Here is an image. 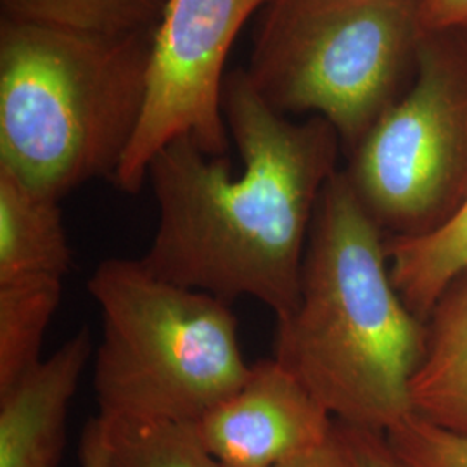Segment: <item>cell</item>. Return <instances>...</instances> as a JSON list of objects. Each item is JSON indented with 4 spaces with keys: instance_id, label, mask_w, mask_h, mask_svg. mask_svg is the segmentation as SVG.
<instances>
[{
    "instance_id": "3957f363",
    "label": "cell",
    "mask_w": 467,
    "mask_h": 467,
    "mask_svg": "<svg viewBox=\"0 0 467 467\" xmlns=\"http://www.w3.org/2000/svg\"><path fill=\"white\" fill-rule=\"evenodd\" d=\"M152 36L2 17L0 170L59 201L113 181L142 115Z\"/></svg>"
},
{
    "instance_id": "8992f818",
    "label": "cell",
    "mask_w": 467,
    "mask_h": 467,
    "mask_svg": "<svg viewBox=\"0 0 467 467\" xmlns=\"http://www.w3.org/2000/svg\"><path fill=\"white\" fill-rule=\"evenodd\" d=\"M416 71L347 170L386 235L430 233L467 198V26L422 32Z\"/></svg>"
},
{
    "instance_id": "30bf717a",
    "label": "cell",
    "mask_w": 467,
    "mask_h": 467,
    "mask_svg": "<svg viewBox=\"0 0 467 467\" xmlns=\"http://www.w3.org/2000/svg\"><path fill=\"white\" fill-rule=\"evenodd\" d=\"M424 351L410 383L412 414L467 436V274L424 320Z\"/></svg>"
},
{
    "instance_id": "7c38bea8",
    "label": "cell",
    "mask_w": 467,
    "mask_h": 467,
    "mask_svg": "<svg viewBox=\"0 0 467 467\" xmlns=\"http://www.w3.org/2000/svg\"><path fill=\"white\" fill-rule=\"evenodd\" d=\"M386 256L405 306L426 320L441 295L467 274V198L430 233L386 235Z\"/></svg>"
},
{
    "instance_id": "7a4b0ae2",
    "label": "cell",
    "mask_w": 467,
    "mask_h": 467,
    "mask_svg": "<svg viewBox=\"0 0 467 467\" xmlns=\"http://www.w3.org/2000/svg\"><path fill=\"white\" fill-rule=\"evenodd\" d=\"M424 334L391 281L386 234L347 171H336L318 200L298 303L277 322L274 358L336 422L384 434L412 414Z\"/></svg>"
},
{
    "instance_id": "9c48e42d",
    "label": "cell",
    "mask_w": 467,
    "mask_h": 467,
    "mask_svg": "<svg viewBox=\"0 0 467 467\" xmlns=\"http://www.w3.org/2000/svg\"><path fill=\"white\" fill-rule=\"evenodd\" d=\"M92 351L84 327L0 395V467H59L67 410Z\"/></svg>"
},
{
    "instance_id": "6da1fadb",
    "label": "cell",
    "mask_w": 467,
    "mask_h": 467,
    "mask_svg": "<svg viewBox=\"0 0 467 467\" xmlns=\"http://www.w3.org/2000/svg\"><path fill=\"white\" fill-rule=\"evenodd\" d=\"M223 117L243 171L189 137L160 150L148 171L158 225L140 260L170 283L229 303L258 300L281 322L298 303L308 235L341 140L324 118L295 123L277 113L246 71L223 85Z\"/></svg>"
},
{
    "instance_id": "9a60e30c",
    "label": "cell",
    "mask_w": 467,
    "mask_h": 467,
    "mask_svg": "<svg viewBox=\"0 0 467 467\" xmlns=\"http://www.w3.org/2000/svg\"><path fill=\"white\" fill-rule=\"evenodd\" d=\"M102 420L111 467H220L202 449L192 426Z\"/></svg>"
},
{
    "instance_id": "2e32d148",
    "label": "cell",
    "mask_w": 467,
    "mask_h": 467,
    "mask_svg": "<svg viewBox=\"0 0 467 467\" xmlns=\"http://www.w3.org/2000/svg\"><path fill=\"white\" fill-rule=\"evenodd\" d=\"M386 440L407 467H467V436L434 426L410 414L391 430Z\"/></svg>"
},
{
    "instance_id": "ffe728a7",
    "label": "cell",
    "mask_w": 467,
    "mask_h": 467,
    "mask_svg": "<svg viewBox=\"0 0 467 467\" xmlns=\"http://www.w3.org/2000/svg\"><path fill=\"white\" fill-rule=\"evenodd\" d=\"M80 462L82 467H111L108 430L99 416L90 419L85 426L80 441Z\"/></svg>"
},
{
    "instance_id": "ac0fdd59",
    "label": "cell",
    "mask_w": 467,
    "mask_h": 467,
    "mask_svg": "<svg viewBox=\"0 0 467 467\" xmlns=\"http://www.w3.org/2000/svg\"><path fill=\"white\" fill-rule=\"evenodd\" d=\"M279 467H357V464L336 422L333 434L324 443Z\"/></svg>"
},
{
    "instance_id": "8fae6325",
    "label": "cell",
    "mask_w": 467,
    "mask_h": 467,
    "mask_svg": "<svg viewBox=\"0 0 467 467\" xmlns=\"http://www.w3.org/2000/svg\"><path fill=\"white\" fill-rule=\"evenodd\" d=\"M71 268V248L59 200L0 170V283L59 277Z\"/></svg>"
},
{
    "instance_id": "d6986e66",
    "label": "cell",
    "mask_w": 467,
    "mask_h": 467,
    "mask_svg": "<svg viewBox=\"0 0 467 467\" xmlns=\"http://www.w3.org/2000/svg\"><path fill=\"white\" fill-rule=\"evenodd\" d=\"M422 32L467 26V0H420Z\"/></svg>"
},
{
    "instance_id": "5b68a950",
    "label": "cell",
    "mask_w": 467,
    "mask_h": 467,
    "mask_svg": "<svg viewBox=\"0 0 467 467\" xmlns=\"http://www.w3.org/2000/svg\"><path fill=\"white\" fill-rule=\"evenodd\" d=\"M420 35V0H268L246 75L277 113H316L355 150L397 100Z\"/></svg>"
},
{
    "instance_id": "4fadbf2b",
    "label": "cell",
    "mask_w": 467,
    "mask_h": 467,
    "mask_svg": "<svg viewBox=\"0 0 467 467\" xmlns=\"http://www.w3.org/2000/svg\"><path fill=\"white\" fill-rule=\"evenodd\" d=\"M61 298L59 277L0 283V395L42 362V341Z\"/></svg>"
},
{
    "instance_id": "ba28073f",
    "label": "cell",
    "mask_w": 467,
    "mask_h": 467,
    "mask_svg": "<svg viewBox=\"0 0 467 467\" xmlns=\"http://www.w3.org/2000/svg\"><path fill=\"white\" fill-rule=\"evenodd\" d=\"M336 420L275 358L251 364L231 397L192 424L220 467H279L324 443Z\"/></svg>"
},
{
    "instance_id": "277c9868",
    "label": "cell",
    "mask_w": 467,
    "mask_h": 467,
    "mask_svg": "<svg viewBox=\"0 0 467 467\" xmlns=\"http://www.w3.org/2000/svg\"><path fill=\"white\" fill-rule=\"evenodd\" d=\"M100 312L94 389L113 422L192 426L250 376L233 303L108 258L88 279Z\"/></svg>"
},
{
    "instance_id": "5bb4252c",
    "label": "cell",
    "mask_w": 467,
    "mask_h": 467,
    "mask_svg": "<svg viewBox=\"0 0 467 467\" xmlns=\"http://www.w3.org/2000/svg\"><path fill=\"white\" fill-rule=\"evenodd\" d=\"M168 0H0L2 17L65 30L129 35L156 30Z\"/></svg>"
},
{
    "instance_id": "52a82bcc",
    "label": "cell",
    "mask_w": 467,
    "mask_h": 467,
    "mask_svg": "<svg viewBox=\"0 0 467 467\" xmlns=\"http://www.w3.org/2000/svg\"><path fill=\"white\" fill-rule=\"evenodd\" d=\"M268 0H168L154 30L142 115L113 182L137 194L150 161L189 137L212 156H225L223 67L234 40Z\"/></svg>"
},
{
    "instance_id": "e0dca14e",
    "label": "cell",
    "mask_w": 467,
    "mask_h": 467,
    "mask_svg": "<svg viewBox=\"0 0 467 467\" xmlns=\"http://www.w3.org/2000/svg\"><path fill=\"white\" fill-rule=\"evenodd\" d=\"M357 467H407L391 451L383 433L337 422Z\"/></svg>"
}]
</instances>
